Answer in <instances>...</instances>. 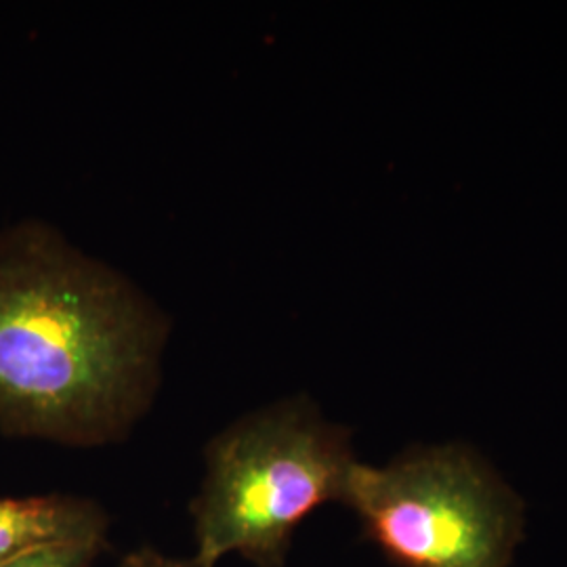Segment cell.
Listing matches in <instances>:
<instances>
[{
	"label": "cell",
	"mask_w": 567,
	"mask_h": 567,
	"mask_svg": "<svg viewBox=\"0 0 567 567\" xmlns=\"http://www.w3.org/2000/svg\"><path fill=\"white\" fill-rule=\"evenodd\" d=\"M118 567H200L192 557L182 559V557H171L164 555L161 550L152 547H142L137 550H131L128 555L122 557Z\"/></svg>",
	"instance_id": "6"
},
{
	"label": "cell",
	"mask_w": 567,
	"mask_h": 567,
	"mask_svg": "<svg viewBox=\"0 0 567 567\" xmlns=\"http://www.w3.org/2000/svg\"><path fill=\"white\" fill-rule=\"evenodd\" d=\"M107 545L100 543H79V545H58L28 553L0 567H95Z\"/></svg>",
	"instance_id": "5"
},
{
	"label": "cell",
	"mask_w": 567,
	"mask_h": 567,
	"mask_svg": "<svg viewBox=\"0 0 567 567\" xmlns=\"http://www.w3.org/2000/svg\"><path fill=\"white\" fill-rule=\"evenodd\" d=\"M166 324L107 265L39 221L0 229V431L121 442L161 383Z\"/></svg>",
	"instance_id": "1"
},
{
	"label": "cell",
	"mask_w": 567,
	"mask_h": 567,
	"mask_svg": "<svg viewBox=\"0 0 567 567\" xmlns=\"http://www.w3.org/2000/svg\"><path fill=\"white\" fill-rule=\"evenodd\" d=\"M110 519L95 501L72 494L0 496V566L58 545H107Z\"/></svg>",
	"instance_id": "4"
},
{
	"label": "cell",
	"mask_w": 567,
	"mask_h": 567,
	"mask_svg": "<svg viewBox=\"0 0 567 567\" xmlns=\"http://www.w3.org/2000/svg\"><path fill=\"white\" fill-rule=\"evenodd\" d=\"M203 486L189 505L194 555L217 567L238 555L282 567L295 532L328 503H343L358 465L349 431L307 398L248 412L210 440Z\"/></svg>",
	"instance_id": "2"
},
{
	"label": "cell",
	"mask_w": 567,
	"mask_h": 567,
	"mask_svg": "<svg viewBox=\"0 0 567 567\" xmlns=\"http://www.w3.org/2000/svg\"><path fill=\"white\" fill-rule=\"evenodd\" d=\"M344 505L398 567H511L524 511L468 447H412L383 466H353Z\"/></svg>",
	"instance_id": "3"
}]
</instances>
